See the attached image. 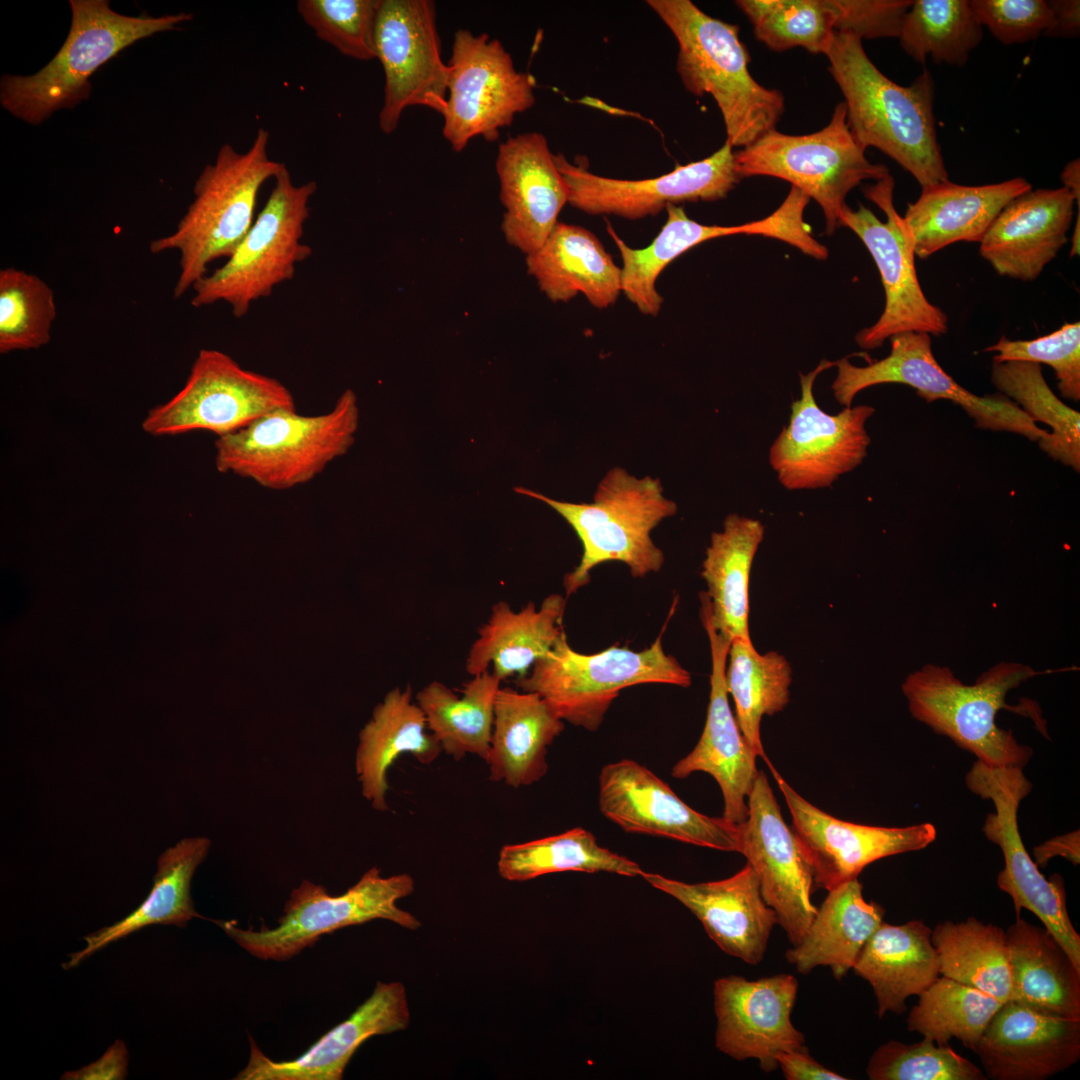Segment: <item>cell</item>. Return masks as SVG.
<instances>
[{
    "label": "cell",
    "instance_id": "6da1fadb",
    "mask_svg": "<svg viewBox=\"0 0 1080 1080\" xmlns=\"http://www.w3.org/2000/svg\"><path fill=\"white\" fill-rule=\"evenodd\" d=\"M825 56L855 140L885 153L922 189L949 180L936 134L931 73L925 69L909 86L895 83L874 65L862 39L848 31L835 33Z\"/></svg>",
    "mask_w": 1080,
    "mask_h": 1080
},
{
    "label": "cell",
    "instance_id": "816d5d0a",
    "mask_svg": "<svg viewBox=\"0 0 1080 1080\" xmlns=\"http://www.w3.org/2000/svg\"><path fill=\"white\" fill-rule=\"evenodd\" d=\"M380 0H299L297 10L316 36L341 54L376 59L375 24Z\"/></svg>",
    "mask_w": 1080,
    "mask_h": 1080
},
{
    "label": "cell",
    "instance_id": "ffe728a7",
    "mask_svg": "<svg viewBox=\"0 0 1080 1080\" xmlns=\"http://www.w3.org/2000/svg\"><path fill=\"white\" fill-rule=\"evenodd\" d=\"M740 826L739 852L755 871L763 899L792 946L805 937L818 908L812 902L814 873L795 833L783 820L765 772L758 771Z\"/></svg>",
    "mask_w": 1080,
    "mask_h": 1080
},
{
    "label": "cell",
    "instance_id": "2e32d148",
    "mask_svg": "<svg viewBox=\"0 0 1080 1080\" xmlns=\"http://www.w3.org/2000/svg\"><path fill=\"white\" fill-rule=\"evenodd\" d=\"M889 339L890 353L881 360L866 366H856L846 357L835 361L837 376L832 390L838 403L850 407L862 390L898 383L912 387L928 402L944 399L959 405L980 429L1016 433L1031 441L1048 433L1006 396H978L962 387L936 360L931 335L910 331Z\"/></svg>",
    "mask_w": 1080,
    "mask_h": 1080
},
{
    "label": "cell",
    "instance_id": "8d00e7d4",
    "mask_svg": "<svg viewBox=\"0 0 1080 1080\" xmlns=\"http://www.w3.org/2000/svg\"><path fill=\"white\" fill-rule=\"evenodd\" d=\"M764 526L738 514L728 515L723 529L714 532L706 549L701 576L707 591L700 593L703 608L715 630L728 638L751 640L749 634V580Z\"/></svg>",
    "mask_w": 1080,
    "mask_h": 1080
},
{
    "label": "cell",
    "instance_id": "277c9868",
    "mask_svg": "<svg viewBox=\"0 0 1080 1080\" xmlns=\"http://www.w3.org/2000/svg\"><path fill=\"white\" fill-rule=\"evenodd\" d=\"M514 490L553 508L581 542L580 561L563 579L567 597L587 585L590 572L605 562L624 563L635 578L662 568L664 553L652 541L651 531L673 516L677 506L663 495L659 479H639L615 467L600 481L592 503L558 501L523 487Z\"/></svg>",
    "mask_w": 1080,
    "mask_h": 1080
},
{
    "label": "cell",
    "instance_id": "30bf717a",
    "mask_svg": "<svg viewBox=\"0 0 1080 1080\" xmlns=\"http://www.w3.org/2000/svg\"><path fill=\"white\" fill-rule=\"evenodd\" d=\"M414 879L407 873L388 877L371 867L343 894L332 896L326 887L304 879L294 888L274 928L242 929L232 921H214L250 955L261 960L287 961L321 936L376 919L391 921L405 929L417 930L420 920L397 906L411 895Z\"/></svg>",
    "mask_w": 1080,
    "mask_h": 1080
},
{
    "label": "cell",
    "instance_id": "cb8c5ba5",
    "mask_svg": "<svg viewBox=\"0 0 1080 1080\" xmlns=\"http://www.w3.org/2000/svg\"><path fill=\"white\" fill-rule=\"evenodd\" d=\"M700 616L709 639L712 662L707 717L697 744L673 766L671 775L676 779H685L694 772L711 775L722 792V817L741 825L747 819V798L758 774L757 756L746 742L729 705L725 670L731 641L715 630L703 608Z\"/></svg>",
    "mask_w": 1080,
    "mask_h": 1080
},
{
    "label": "cell",
    "instance_id": "d590c367",
    "mask_svg": "<svg viewBox=\"0 0 1080 1080\" xmlns=\"http://www.w3.org/2000/svg\"><path fill=\"white\" fill-rule=\"evenodd\" d=\"M1006 938L1010 1001L1042 1014L1080 1019V969L1054 936L1019 916Z\"/></svg>",
    "mask_w": 1080,
    "mask_h": 1080
},
{
    "label": "cell",
    "instance_id": "4316f807",
    "mask_svg": "<svg viewBox=\"0 0 1080 1080\" xmlns=\"http://www.w3.org/2000/svg\"><path fill=\"white\" fill-rule=\"evenodd\" d=\"M407 992L400 981H378L371 995L348 1017L321 1036L302 1055L274 1061L249 1036L247 1065L236 1080H341L356 1050L367 1039L408 1028Z\"/></svg>",
    "mask_w": 1080,
    "mask_h": 1080
},
{
    "label": "cell",
    "instance_id": "5bb4252c",
    "mask_svg": "<svg viewBox=\"0 0 1080 1080\" xmlns=\"http://www.w3.org/2000/svg\"><path fill=\"white\" fill-rule=\"evenodd\" d=\"M966 784L974 794L990 799L995 808L987 815L983 831L1003 854L999 889L1011 897L1017 917L1022 909L1037 916L1080 969V935L1067 910L1063 878L1059 874L1044 877L1018 830V808L1032 788L1022 768L991 767L977 760L966 775Z\"/></svg>",
    "mask_w": 1080,
    "mask_h": 1080
},
{
    "label": "cell",
    "instance_id": "7c38bea8",
    "mask_svg": "<svg viewBox=\"0 0 1080 1080\" xmlns=\"http://www.w3.org/2000/svg\"><path fill=\"white\" fill-rule=\"evenodd\" d=\"M278 409H296L282 382L243 368L222 351L201 349L182 389L149 410L142 429L153 436L201 430L221 437Z\"/></svg>",
    "mask_w": 1080,
    "mask_h": 1080
},
{
    "label": "cell",
    "instance_id": "6f0895ef",
    "mask_svg": "<svg viewBox=\"0 0 1080 1080\" xmlns=\"http://www.w3.org/2000/svg\"><path fill=\"white\" fill-rule=\"evenodd\" d=\"M1048 2L1053 13V22L1043 36H1077L1080 30V1L1052 0Z\"/></svg>",
    "mask_w": 1080,
    "mask_h": 1080
},
{
    "label": "cell",
    "instance_id": "f546056e",
    "mask_svg": "<svg viewBox=\"0 0 1080 1080\" xmlns=\"http://www.w3.org/2000/svg\"><path fill=\"white\" fill-rule=\"evenodd\" d=\"M1030 189L1021 177L979 186L947 180L922 189L903 216L915 256L926 259L956 242H980L1001 210Z\"/></svg>",
    "mask_w": 1080,
    "mask_h": 1080
},
{
    "label": "cell",
    "instance_id": "60d3db41",
    "mask_svg": "<svg viewBox=\"0 0 1080 1080\" xmlns=\"http://www.w3.org/2000/svg\"><path fill=\"white\" fill-rule=\"evenodd\" d=\"M500 687L501 681L487 670L472 676L464 684L461 696L439 681L418 691L416 703L443 752L456 761L468 754L486 759Z\"/></svg>",
    "mask_w": 1080,
    "mask_h": 1080
},
{
    "label": "cell",
    "instance_id": "e0dca14e",
    "mask_svg": "<svg viewBox=\"0 0 1080 1080\" xmlns=\"http://www.w3.org/2000/svg\"><path fill=\"white\" fill-rule=\"evenodd\" d=\"M833 366L835 361L823 359L814 370L800 374V398L792 403L789 423L770 447V465L788 490L829 487L867 456L871 439L866 422L875 409L850 406L832 415L815 400L816 378Z\"/></svg>",
    "mask_w": 1080,
    "mask_h": 1080
},
{
    "label": "cell",
    "instance_id": "91938a15",
    "mask_svg": "<svg viewBox=\"0 0 1080 1080\" xmlns=\"http://www.w3.org/2000/svg\"><path fill=\"white\" fill-rule=\"evenodd\" d=\"M1063 187L1069 189L1076 202L1077 208L1080 212V163L1079 159H1075L1069 162L1063 169L1060 176Z\"/></svg>",
    "mask_w": 1080,
    "mask_h": 1080
},
{
    "label": "cell",
    "instance_id": "7dc6e473",
    "mask_svg": "<svg viewBox=\"0 0 1080 1080\" xmlns=\"http://www.w3.org/2000/svg\"><path fill=\"white\" fill-rule=\"evenodd\" d=\"M1004 1003L945 976L919 995L907 1017V1029L938 1045L956 1038L974 1051L989 1022Z\"/></svg>",
    "mask_w": 1080,
    "mask_h": 1080
},
{
    "label": "cell",
    "instance_id": "74e56055",
    "mask_svg": "<svg viewBox=\"0 0 1080 1080\" xmlns=\"http://www.w3.org/2000/svg\"><path fill=\"white\" fill-rule=\"evenodd\" d=\"M862 890L853 878L828 891L803 940L785 953L799 973L828 966L840 980L853 969L885 914L881 905L864 899Z\"/></svg>",
    "mask_w": 1080,
    "mask_h": 1080
},
{
    "label": "cell",
    "instance_id": "f35d334b",
    "mask_svg": "<svg viewBox=\"0 0 1080 1080\" xmlns=\"http://www.w3.org/2000/svg\"><path fill=\"white\" fill-rule=\"evenodd\" d=\"M211 841L205 836L187 837L166 849L158 858L152 888L142 903L123 919L91 932L84 937L83 949L69 955L62 964L68 970L83 960L150 925L185 927L193 918H202L194 908L191 881L197 867L205 860Z\"/></svg>",
    "mask_w": 1080,
    "mask_h": 1080
},
{
    "label": "cell",
    "instance_id": "7bdbcfd3",
    "mask_svg": "<svg viewBox=\"0 0 1080 1080\" xmlns=\"http://www.w3.org/2000/svg\"><path fill=\"white\" fill-rule=\"evenodd\" d=\"M725 682L735 704V718L757 757L767 761L760 725L764 716L781 712L789 703L792 669L776 651L760 654L751 640L730 643ZM768 762V761H767Z\"/></svg>",
    "mask_w": 1080,
    "mask_h": 1080
},
{
    "label": "cell",
    "instance_id": "d6986e66",
    "mask_svg": "<svg viewBox=\"0 0 1080 1080\" xmlns=\"http://www.w3.org/2000/svg\"><path fill=\"white\" fill-rule=\"evenodd\" d=\"M554 161L568 190V204L591 215L629 220L659 214L670 204L725 198L741 180L733 147L725 143L710 156L658 177L627 180L604 177L570 162L562 153Z\"/></svg>",
    "mask_w": 1080,
    "mask_h": 1080
},
{
    "label": "cell",
    "instance_id": "d4e9b609",
    "mask_svg": "<svg viewBox=\"0 0 1080 1080\" xmlns=\"http://www.w3.org/2000/svg\"><path fill=\"white\" fill-rule=\"evenodd\" d=\"M496 171L505 208L506 241L526 255L537 250L559 222L568 190L546 137L525 132L499 145Z\"/></svg>",
    "mask_w": 1080,
    "mask_h": 1080
},
{
    "label": "cell",
    "instance_id": "ab89813d",
    "mask_svg": "<svg viewBox=\"0 0 1080 1080\" xmlns=\"http://www.w3.org/2000/svg\"><path fill=\"white\" fill-rule=\"evenodd\" d=\"M667 220L645 248L629 247L609 227L608 232L622 258V293L644 315L657 316L663 297L656 289L660 273L691 248L711 239L746 234L771 238L776 222L771 216L732 226L704 225L689 218L682 206L668 205Z\"/></svg>",
    "mask_w": 1080,
    "mask_h": 1080
},
{
    "label": "cell",
    "instance_id": "83f0119b",
    "mask_svg": "<svg viewBox=\"0 0 1080 1080\" xmlns=\"http://www.w3.org/2000/svg\"><path fill=\"white\" fill-rule=\"evenodd\" d=\"M973 1052L987 1079L1045 1080L1078 1062L1080 1019L1046 1015L1008 1001Z\"/></svg>",
    "mask_w": 1080,
    "mask_h": 1080
},
{
    "label": "cell",
    "instance_id": "8992f818",
    "mask_svg": "<svg viewBox=\"0 0 1080 1080\" xmlns=\"http://www.w3.org/2000/svg\"><path fill=\"white\" fill-rule=\"evenodd\" d=\"M359 425L357 397L345 390L328 413L305 416L278 409L234 433L217 437L215 466L259 486L288 490L308 483L345 455Z\"/></svg>",
    "mask_w": 1080,
    "mask_h": 1080
},
{
    "label": "cell",
    "instance_id": "f6af8a7d",
    "mask_svg": "<svg viewBox=\"0 0 1080 1080\" xmlns=\"http://www.w3.org/2000/svg\"><path fill=\"white\" fill-rule=\"evenodd\" d=\"M991 382L1034 422L1051 427L1037 442L1065 466L1080 470V413L1060 400L1047 384L1041 365L1027 361L993 362Z\"/></svg>",
    "mask_w": 1080,
    "mask_h": 1080
},
{
    "label": "cell",
    "instance_id": "ee69618b",
    "mask_svg": "<svg viewBox=\"0 0 1080 1080\" xmlns=\"http://www.w3.org/2000/svg\"><path fill=\"white\" fill-rule=\"evenodd\" d=\"M499 875L524 882L543 875L576 871L605 872L627 877L643 874L639 864L598 844L594 834L582 827L528 842L507 844L500 850Z\"/></svg>",
    "mask_w": 1080,
    "mask_h": 1080
},
{
    "label": "cell",
    "instance_id": "680465c9",
    "mask_svg": "<svg viewBox=\"0 0 1080 1080\" xmlns=\"http://www.w3.org/2000/svg\"><path fill=\"white\" fill-rule=\"evenodd\" d=\"M1037 866L1045 867L1054 856H1062L1077 865L1080 860L1079 832L1058 836L1036 847L1033 851Z\"/></svg>",
    "mask_w": 1080,
    "mask_h": 1080
},
{
    "label": "cell",
    "instance_id": "c3c4849f",
    "mask_svg": "<svg viewBox=\"0 0 1080 1080\" xmlns=\"http://www.w3.org/2000/svg\"><path fill=\"white\" fill-rule=\"evenodd\" d=\"M755 37L782 52L801 47L826 55L840 28V0H738Z\"/></svg>",
    "mask_w": 1080,
    "mask_h": 1080
},
{
    "label": "cell",
    "instance_id": "9c48e42d",
    "mask_svg": "<svg viewBox=\"0 0 1080 1080\" xmlns=\"http://www.w3.org/2000/svg\"><path fill=\"white\" fill-rule=\"evenodd\" d=\"M639 684L691 685L690 673L664 651L661 636L641 651L614 645L583 654L572 649L564 631L516 681L522 691L539 694L563 721L588 731L600 727L623 689Z\"/></svg>",
    "mask_w": 1080,
    "mask_h": 1080
},
{
    "label": "cell",
    "instance_id": "db71d44e",
    "mask_svg": "<svg viewBox=\"0 0 1080 1080\" xmlns=\"http://www.w3.org/2000/svg\"><path fill=\"white\" fill-rule=\"evenodd\" d=\"M969 4L982 27L1004 45L1035 40L1053 22L1045 0H969Z\"/></svg>",
    "mask_w": 1080,
    "mask_h": 1080
},
{
    "label": "cell",
    "instance_id": "9a60e30c",
    "mask_svg": "<svg viewBox=\"0 0 1080 1080\" xmlns=\"http://www.w3.org/2000/svg\"><path fill=\"white\" fill-rule=\"evenodd\" d=\"M448 67L442 133L455 152L476 136L496 141L501 128L535 103L534 77L517 71L501 42L486 33L457 30Z\"/></svg>",
    "mask_w": 1080,
    "mask_h": 1080
},
{
    "label": "cell",
    "instance_id": "f907efd6",
    "mask_svg": "<svg viewBox=\"0 0 1080 1080\" xmlns=\"http://www.w3.org/2000/svg\"><path fill=\"white\" fill-rule=\"evenodd\" d=\"M871 1080H986L983 1070L948 1045L923 1038L906 1044L891 1040L871 1055Z\"/></svg>",
    "mask_w": 1080,
    "mask_h": 1080
},
{
    "label": "cell",
    "instance_id": "1f68e13d",
    "mask_svg": "<svg viewBox=\"0 0 1080 1080\" xmlns=\"http://www.w3.org/2000/svg\"><path fill=\"white\" fill-rule=\"evenodd\" d=\"M412 689L395 688L377 704L369 721L359 732L355 771L362 796L376 811L389 809L387 771L402 754H411L419 763L430 765L443 752Z\"/></svg>",
    "mask_w": 1080,
    "mask_h": 1080
},
{
    "label": "cell",
    "instance_id": "7a4b0ae2",
    "mask_svg": "<svg viewBox=\"0 0 1080 1080\" xmlns=\"http://www.w3.org/2000/svg\"><path fill=\"white\" fill-rule=\"evenodd\" d=\"M646 3L678 43L676 70L685 89L716 102L727 143L745 148L776 129L785 111L784 96L751 75L738 26L706 14L690 0Z\"/></svg>",
    "mask_w": 1080,
    "mask_h": 1080
},
{
    "label": "cell",
    "instance_id": "5b68a950",
    "mask_svg": "<svg viewBox=\"0 0 1080 1080\" xmlns=\"http://www.w3.org/2000/svg\"><path fill=\"white\" fill-rule=\"evenodd\" d=\"M69 34L52 60L29 76L4 75L0 82L3 108L23 121L38 125L52 113L73 108L89 97V78L104 63L138 40L175 29L192 14L160 17L127 16L106 0H70Z\"/></svg>",
    "mask_w": 1080,
    "mask_h": 1080
},
{
    "label": "cell",
    "instance_id": "8fae6325",
    "mask_svg": "<svg viewBox=\"0 0 1080 1080\" xmlns=\"http://www.w3.org/2000/svg\"><path fill=\"white\" fill-rule=\"evenodd\" d=\"M844 102L834 108L829 123L813 133L785 134L776 129L734 152L739 178L770 176L815 200L825 218V233L839 226L848 193L864 180L888 176L883 164L871 163L847 125Z\"/></svg>",
    "mask_w": 1080,
    "mask_h": 1080
},
{
    "label": "cell",
    "instance_id": "52a82bcc",
    "mask_svg": "<svg viewBox=\"0 0 1080 1080\" xmlns=\"http://www.w3.org/2000/svg\"><path fill=\"white\" fill-rule=\"evenodd\" d=\"M1052 670L1002 662L983 672L973 685L962 683L950 668L926 664L902 683L911 715L935 732L947 736L991 767L1023 768L1033 751L1021 745L1011 730L997 726L1001 709H1015L1005 700L1022 682Z\"/></svg>",
    "mask_w": 1080,
    "mask_h": 1080
},
{
    "label": "cell",
    "instance_id": "484cf974",
    "mask_svg": "<svg viewBox=\"0 0 1080 1080\" xmlns=\"http://www.w3.org/2000/svg\"><path fill=\"white\" fill-rule=\"evenodd\" d=\"M641 877L683 904L726 954L750 965L762 961L777 917L749 863L717 881L686 883L645 871Z\"/></svg>",
    "mask_w": 1080,
    "mask_h": 1080
},
{
    "label": "cell",
    "instance_id": "4dcf8cb0",
    "mask_svg": "<svg viewBox=\"0 0 1080 1080\" xmlns=\"http://www.w3.org/2000/svg\"><path fill=\"white\" fill-rule=\"evenodd\" d=\"M563 721L537 693L500 687L486 759L489 779L519 788L548 771V747L564 731Z\"/></svg>",
    "mask_w": 1080,
    "mask_h": 1080
},
{
    "label": "cell",
    "instance_id": "7402d4cb",
    "mask_svg": "<svg viewBox=\"0 0 1080 1080\" xmlns=\"http://www.w3.org/2000/svg\"><path fill=\"white\" fill-rule=\"evenodd\" d=\"M792 818L795 833L814 873V886L827 891L858 878L882 858L917 851L936 838L930 823L882 827L840 820L798 794L769 764Z\"/></svg>",
    "mask_w": 1080,
    "mask_h": 1080
},
{
    "label": "cell",
    "instance_id": "f1b7e54d",
    "mask_svg": "<svg viewBox=\"0 0 1080 1080\" xmlns=\"http://www.w3.org/2000/svg\"><path fill=\"white\" fill-rule=\"evenodd\" d=\"M1075 202L1065 187L1030 189L1017 196L979 242L980 255L1000 276L1035 280L1068 242Z\"/></svg>",
    "mask_w": 1080,
    "mask_h": 1080
},
{
    "label": "cell",
    "instance_id": "3957f363",
    "mask_svg": "<svg viewBox=\"0 0 1080 1080\" xmlns=\"http://www.w3.org/2000/svg\"><path fill=\"white\" fill-rule=\"evenodd\" d=\"M269 137L260 128L245 152L230 144L221 146L214 163L197 178L193 201L174 231L150 242L153 254L179 255L174 298L192 290L212 262L227 259L251 228L261 187L285 166L269 157Z\"/></svg>",
    "mask_w": 1080,
    "mask_h": 1080
},
{
    "label": "cell",
    "instance_id": "ba28073f",
    "mask_svg": "<svg viewBox=\"0 0 1080 1080\" xmlns=\"http://www.w3.org/2000/svg\"><path fill=\"white\" fill-rule=\"evenodd\" d=\"M273 180L269 197L240 244L192 288V306L225 303L234 317L242 318L254 302L291 280L297 265L311 256L302 238L317 184H295L286 165Z\"/></svg>",
    "mask_w": 1080,
    "mask_h": 1080
},
{
    "label": "cell",
    "instance_id": "e575fe53",
    "mask_svg": "<svg viewBox=\"0 0 1080 1080\" xmlns=\"http://www.w3.org/2000/svg\"><path fill=\"white\" fill-rule=\"evenodd\" d=\"M931 932L920 920L882 922L860 952L853 970L872 987L880 1018L888 1012L902 1014L906 1000L919 996L940 976Z\"/></svg>",
    "mask_w": 1080,
    "mask_h": 1080
},
{
    "label": "cell",
    "instance_id": "ac0fdd59",
    "mask_svg": "<svg viewBox=\"0 0 1080 1080\" xmlns=\"http://www.w3.org/2000/svg\"><path fill=\"white\" fill-rule=\"evenodd\" d=\"M374 38L376 59L385 76L381 131L392 133L411 106L443 115L449 67L441 56L434 2L380 0Z\"/></svg>",
    "mask_w": 1080,
    "mask_h": 1080
},
{
    "label": "cell",
    "instance_id": "f5cc1de1",
    "mask_svg": "<svg viewBox=\"0 0 1080 1080\" xmlns=\"http://www.w3.org/2000/svg\"><path fill=\"white\" fill-rule=\"evenodd\" d=\"M985 351L995 352L993 362L1027 361L1050 366L1058 388L1066 399L1080 400V323H1065L1059 329L1032 340H1010L1002 336Z\"/></svg>",
    "mask_w": 1080,
    "mask_h": 1080
},
{
    "label": "cell",
    "instance_id": "4fadbf2b",
    "mask_svg": "<svg viewBox=\"0 0 1080 1080\" xmlns=\"http://www.w3.org/2000/svg\"><path fill=\"white\" fill-rule=\"evenodd\" d=\"M893 189L890 174L863 189L866 198L885 213V222L863 205L853 210L846 204L839 218V226L851 229L868 249L885 293L879 319L855 337L863 350L877 349L891 336L903 332L939 336L948 331L947 315L927 299L920 286L912 239L903 217L894 208Z\"/></svg>",
    "mask_w": 1080,
    "mask_h": 1080
},
{
    "label": "cell",
    "instance_id": "44dd1931",
    "mask_svg": "<svg viewBox=\"0 0 1080 1080\" xmlns=\"http://www.w3.org/2000/svg\"><path fill=\"white\" fill-rule=\"evenodd\" d=\"M598 805L607 819L626 832L739 852V825L696 811L666 782L634 760L621 759L602 767Z\"/></svg>",
    "mask_w": 1080,
    "mask_h": 1080
},
{
    "label": "cell",
    "instance_id": "603a6c76",
    "mask_svg": "<svg viewBox=\"0 0 1080 1080\" xmlns=\"http://www.w3.org/2000/svg\"><path fill=\"white\" fill-rule=\"evenodd\" d=\"M797 991V979L786 973L757 980L735 975L717 979V1049L737 1061L756 1059L765 1072L776 1070L779 1053L805 1046L804 1035L791 1020Z\"/></svg>",
    "mask_w": 1080,
    "mask_h": 1080
},
{
    "label": "cell",
    "instance_id": "bcb514c9",
    "mask_svg": "<svg viewBox=\"0 0 1080 1080\" xmlns=\"http://www.w3.org/2000/svg\"><path fill=\"white\" fill-rule=\"evenodd\" d=\"M983 37L969 0H916L905 14L898 38L902 49L924 64L963 66Z\"/></svg>",
    "mask_w": 1080,
    "mask_h": 1080
},
{
    "label": "cell",
    "instance_id": "681fc988",
    "mask_svg": "<svg viewBox=\"0 0 1080 1080\" xmlns=\"http://www.w3.org/2000/svg\"><path fill=\"white\" fill-rule=\"evenodd\" d=\"M56 314L54 292L43 279L15 267L0 270V353L48 344Z\"/></svg>",
    "mask_w": 1080,
    "mask_h": 1080
},
{
    "label": "cell",
    "instance_id": "b9f144b4",
    "mask_svg": "<svg viewBox=\"0 0 1080 1080\" xmlns=\"http://www.w3.org/2000/svg\"><path fill=\"white\" fill-rule=\"evenodd\" d=\"M940 975L981 990L1005 1003L1012 986L1006 931L973 916L945 921L931 932Z\"/></svg>",
    "mask_w": 1080,
    "mask_h": 1080
},
{
    "label": "cell",
    "instance_id": "836d02e7",
    "mask_svg": "<svg viewBox=\"0 0 1080 1080\" xmlns=\"http://www.w3.org/2000/svg\"><path fill=\"white\" fill-rule=\"evenodd\" d=\"M566 598L558 593L548 595L536 608L527 603L515 612L505 601L491 610L486 623L478 629V637L469 649L466 671L479 675L492 666V673L502 682L509 677L526 676L533 665L553 648L564 632L562 620Z\"/></svg>",
    "mask_w": 1080,
    "mask_h": 1080
},
{
    "label": "cell",
    "instance_id": "d6a6232c",
    "mask_svg": "<svg viewBox=\"0 0 1080 1080\" xmlns=\"http://www.w3.org/2000/svg\"><path fill=\"white\" fill-rule=\"evenodd\" d=\"M528 273L553 302L579 293L597 309L616 302L622 272L601 241L584 227L558 222L544 243L526 257Z\"/></svg>",
    "mask_w": 1080,
    "mask_h": 1080
},
{
    "label": "cell",
    "instance_id": "9f6ffc18",
    "mask_svg": "<svg viewBox=\"0 0 1080 1080\" xmlns=\"http://www.w3.org/2000/svg\"><path fill=\"white\" fill-rule=\"evenodd\" d=\"M778 1068L788 1080H845L843 1075L830 1070L816 1061L806 1046L781 1052L776 1056Z\"/></svg>",
    "mask_w": 1080,
    "mask_h": 1080
},
{
    "label": "cell",
    "instance_id": "11a10c76",
    "mask_svg": "<svg viewBox=\"0 0 1080 1080\" xmlns=\"http://www.w3.org/2000/svg\"><path fill=\"white\" fill-rule=\"evenodd\" d=\"M128 1051L116 1040L95 1062L78 1070L66 1071L61 1080H123L127 1076Z\"/></svg>",
    "mask_w": 1080,
    "mask_h": 1080
}]
</instances>
